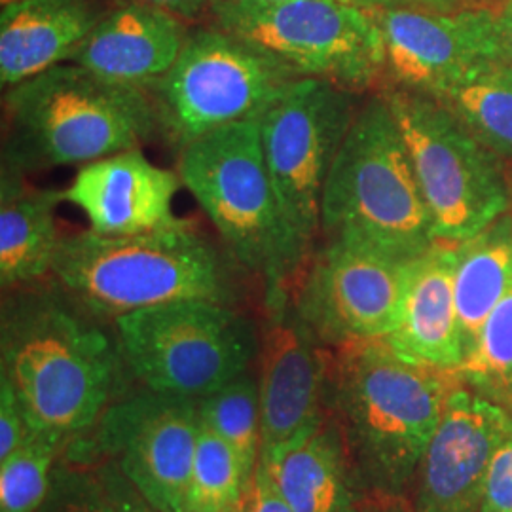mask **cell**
I'll return each mask as SVG.
<instances>
[{
    "mask_svg": "<svg viewBox=\"0 0 512 512\" xmlns=\"http://www.w3.org/2000/svg\"><path fill=\"white\" fill-rule=\"evenodd\" d=\"M63 190L29 183L27 175L0 167V285L12 291L52 275L63 236L57 209Z\"/></svg>",
    "mask_w": 512,
    "mask_h": 512,
    "instance_id": "obj_21",
    "label": "cell"
},
{
    "mask_svg": "<svg viewBox=\"0 0 512 512\" xmlns=\"http://www.w3.org/2000/svg\"><path fill=\"white\" fill-rule=\"evenodd\" d=\"M260 332L258 393L262 450L270 456L323 423L330 359L294 310L293 291L266 296Z\"/></svg>",
    "mask_w": 512,
    "mask_h": 512,
    "instance_id": "obj_15",
    "label": "cell"
},
{
    "mask_svg": "<svg viewBox=\"0 0 512 512\" xmlns=\"http://www.w3.org/2000/svg\"><path fill=\"white\" fill-rule=\"evenodd\" d=\"M399 6L420 8L431 12H459L465 8H475L486 4V0H395Z\"/></svg>",
    "mask_w": 512,
    "mask_h": 512,
    "instance_id": "obj_36",
    "label": "cell"
},
{
    "mask_svg": "<svg viewBox=\"0 0 512 512\" xmlns=\"http://www.w3.org/2000/svg\"><path fill=\"white\" fill-rule=\"evenodd\" d=\"M385 512H401V511H385Z\"/></svg>",
    "mask_w": 512,
    "mask_h": 512,
    "instance_id": "obj_40",
    "label": "cell"
},
{
    "mask_svg": "<svg viewBox=\"0 0 512 512\" xmlns=\"http://www.w3.org/2000/svg\"><path fill=\"white\" fill-rule=\"evenodd\" d=\"M454 372L412 363L385 340L336 348L330 403L359 486L403 497L439 425Z\"/></svg>",
    "mask_w": 512,
    "mask_h": 512,
    "instance_id": "obj_2",
    "label": "cell"
},
{
    "mask_svg": "<svg viewBox=\"0 0 512 512\" xmlns=\"http://www.w3.org/2000/svg\"><path fill=\"white\" fill-rule=\"evenodd\" d=\"M258 2H277V0H258ZM344 2H351V4H357L361 8H368V10H374V8H397L399 6L395 0H344Z\"/></svg>",
    "mask_w": 512,
    "mask_h": 512,
    "instance_id": "obj_37",
    "label": "cell"
},
{
    "mask_svg": "<svg viewBox=\"0 0 512 512\" xmlns=\"http://www.w3.org/2000/svg\"><path fill=\"white\" fill-rule=\"evenodd\" d=\"M494 8L503 61L512 71V0H495Z\"/></svg>",
    "mask_w": 512,
    "mask_h": 512,
    "instance_id": "obj_35",
    "label": "cell"
},
{
    "mask_svg": "<svg viewBox=\"0 0 512 512\" xmlns=\"http://www.w3.org/2000/svg\"><path fill=\"white\" fill-rule=\"evenodd\" d=\"M440 241L475 238L509 213L512 188L503 158L482 145L458 116L435 97L384 84Z\"/></svg>",
    "mask_w": 512,
    "mask_h": 512,
    "instance_id": "obj_8",
    "label": "cell"
},
{
    "mask_svg": "<svg viewBox=\"0 0 512 512\" xmlns=\"http://www.w3.org/2000/svg\"><path fill=\"white\" fill-rule=\"evenodd\" d=\"M454 287L467 355L488 315L512 289V211L458 243Z\"/></svg>",
    "mask_w": 512,
    "mask_h": 512,
    "instance_id": "obj_23",
    "label": "cell"
},
{
    "mask_svg": "<svg viewBox=\"0 0 512 512\" xmlns=\"http://www.w3.org/2000/svg\"><path fill=\"white\" fill-rule=\"evenodd\" d=\"M410 264L325 239L294 283V310L323 346L385 340L403 315Z\"/></svg>",
    "mask_w": 512,
    "mask_h": 512,
    "instance_id": "obj_12",
    "label": "cell"
},
{
    "mask_svg": "<svg viewBox=\"0 0 512 512\" xmlns=\"http://www.w3.org/2000/svg\"><path fill=\"white\" fill-rule=\"evenodd\" d=\"M114 330L126 366L148 389L194 401L247 374L260 348L253 321L213 300L126 313Z\"/></svg>",
    "mask_w": 512,
    "mask_h": 512,
    "instance_id": "obj_9",
    "label": "cell"
},
{
    "mask_svg": "<svg viewBox=\"0 0 512 512\" xmlns=\"http://www.w3.org/2000/svg\"><path fill=\"white\" fill-rule=\"evenodd\" d=\"M456 378L512 414V289L495 306Z\"/></svg>",
    "mask_w": 512,
    "mask_h": 512,
    "instance_id": "obj_26",
    "label": "cell"
},
{
    "mask_svg": "<svg viewBox=\"0 0 512 512\" xmlns=\"http://www.w3.org/2000/svg\"><path fill=\"white\" fill-rule=\"evenodd\" d=\"M183 181L177 171L152 164L143 148H131L80 165L63 202L84 213L101 236H133L179 222L173 202Z\"/></svg>",
    "mask_w": 512,
    "mask_h": 512,
    "instance_id": "obj_17",
    "label": "cell"
},
{
    "mask_svg": "<svg viewBox=\"0 0 512 512\" xmlns=\"http://www.w3.org/2000/svg\"><path fill=\"white\" fill-rule=\"evenodd\" d=\"M293 512H363L336 423H319L270 456H260Z\"/></svg>",
    "mask_w": 512,
    "mask_h": 512,
    "instance_id": "obj_22",
    "label": "cell"
},
{
    "mask_svg": "<svg viewBox=\"0 0 512 512\" xmlns=\"http://www.w3.org/2000/svg\"><path fill=\"white\" fill-rule=\"evenodd\" d=\"M46 507V503H44ZM46 512H114L103 486L92 484H74L69 492L55 499V503L46 507Z\"/></svg>",
    "mask_w": 512,
    "mask_h": 512,
    "instance_id": "obj_32",
    "label": "cell"
},
{
    "mask_svg": "<svg viewBox=\"0 0 512 512\" xmlns=\"http://www.w3.org/2000/svg\"><path fill=\"white\" fill-rule=\"evenodd\" d=\"M116 0H18L0 12V82L12 88L57 65L78 48Z\"/></svg>",
    "mask_w": 512,
    "mask_h": 512,
    "instance_id": "obj_20",
    "label": "cell"
},
{
    "mask_svg": "<svg viewBox=\"0 0 512 512\" xmlns=\"http://www.w3.org/2000/svg\"><path fill=\"white\" fill-rule=\"evenodd\" d=\"M0 167L23 175L86 165L160 139L152 97L63 63L6 88Z\"/></svg>",
    "mask_w": 512,
    "mask_h": 512,
    "instance_id": "obj_3",
    "label": "cell"
},
{
    "mask_svg": "<svg viewBox=\"0 0 512 512\" xmlns=\"http://www.w3.org/2000/svg\"><path fill=\"white\" fill-rule=\"evenodd\" d=\"M245 512H293L262 459L256 463L255 473L245 494Z\"/></svg>",
    "mask_w": 512,
    "mask_h": 512,
    "instance_id": "obj_31",
    "label": "cell"
},
{
    "mask_svg": "<svg viewBox=\"0 0 512 512\" xmlns=\"http://www.w3.org/2000/svg\"><path fill=\"white\" fill-rule=\"evenodd\" d=\"M137 2L162 8V10H167L190 23L194 19L207 16V12L215 0H137Z\"/></svg>",
    "mask_w": 512,
    "mask_h": 512,
    "instance_id": "obj_34",
    "label": "cell"
},
{
    "mask_svg": "<svg viewBox=\"0 0 512 512\" xmlns=\"http://www.w3.org/2000/svg\"><path fill=\"white\" fill-rule=\"evenodd\" d=\"M512 414L456 382L416 475V512H480L490 461Z\"/></svg>",
    "mask_w": 512,
    "mask_h": 512,
    "instance_id": "obj_16",
    "label": "cell"
},
{
    "mask_svg": "<svg viewBox=\"0 0 512 512\" xmlns=\"http://www.w3.org/2000/svg\"><path fill=\"white\" fill-rule=\"evenodd\" d=\"M2 2V6H6V4H12V2H18V0H0Z\"/></svg>",
    "mask_w": 512,
    "mask_h": 512,
    "instance_id": "obj_39",
    "label": "cell"
},
{
    "mask_svg": "<svg viewBox=\"0 0 512 512\" xmlns=\"http://www.w3.org/2000/svg\"><path fill=\"white\" fill-rule=\"evenodd\" d=\"M177 173L241 270L289 293L310 256L289 232L266 165L260 118L217 129L179 152Z\"/></svg>",
    "mask_w": 512,
    "mask_h": 512,
    "instance_id": "obj_6",
    "label": "cell"
},
{
    "mask_svg": "<svg viewBox=\"0 0 512 512\" xmlns=\"http://www.w3.org/2000/svg\"><path fill=\"white\" fill-rule=\"evenodd\" d=\"M228 512H245V497L239 501L238 505L234 509H230Z\"/></svg>",
    "mask_w": 512,
    "mask_h": 512,
    "instance_id": "obj_38",
    "label": "cell"
},
{
    "mask_svg": "<svg viewBox=\"0 0 512 512\" xmlns=\"http://www.w3.org/2000/svg\"><path fill=\"white\" fill-rule=\"evenodd\" d=\"M61 440L54 433L31 431L18 452L0 461V512H38L44 507Z\"/></svg>",
    "mask_w": 512,
    "mask_h": 512,
    "instance_id": "obj_28",
    "label": "cell"
},
{
    "mask_svg": "<svg viewBox=\"0 0 512 512\" xmlns=\"http://www.w3.org/2000/svg\"><path fill=\"white\" fill-rule=\"evenodd\" d=\"M302 76L217 25L190 29L175 65L148 88L160 139L177 154L205 135L262 118Z\"/></svg>",
    "mask_w": 512,
    "mask_h": 512,
    "instance_id": "obj_7",
    "label": "cell"
},
{
    "mask_svg": "<svg viewBox=\"0 0 512 512\" xmlns=\"http://www.w3.org/2000/svg\"><path fill=\"white\" fill-rule=\"evenodd\" d=\"M190 29L188 21L162 8L116 0L71 63L148 92L175 65Z\"/></svg>",
    "mask_w": 512,
    "mask_h": 512,
    "instance_id": "obj_18",
    "label": "cell"
},
{
    "mask_svg": "<svg viewBox=\"0 0 512 512\" xmlns=\"http://www.w3.org/2000/svg\"><path fill=\"white\" fill-rule=\"evenodd\" d=\"M476 139L503 160H512V71L495 65L437 97Z\"/></svg>",
    "mask_w": 512,
    "mask_h": 512,
    "instance_id": "obj_24",
    "label": "cell"
},
{
    "mask_svg": "<svg viewBox=\"0 0 512 512\" xmlns=\"http://www.w3.org/2000/svg\"><path fill=\"white\" fill-rule=\"evenodd\" d=\"M321 236L401 262L416 260L439 241L403 135L380 92L363 101L330 167Z\"/></svg>",
    "mask_w": 512,
    "mask_h": 512,
    "instance_id": "obj_5",
    "label": "cell"
},
{
    "mask_svg": "<svg viewBox=\"0 0 512 512\" xmlns=\"http://www.w3.org/2000/svg\"><path fill=\"white\" fill-rule=\"evenodd\" d=\"M385 48V84L440 97L473 74L505 63L494 4L459 12L374 8Z\"/></svg>",
    "mask_w": 512,
    "mask_h": 512,
    "instance_id": "obj_13",
    "label": "cell"
},
{
    "mask_svg": "<svg viewBox=\"0 0 512 512\" xmlns=\"http://www.w3.org/2000/svg\"><path fill=\"white\" fill-rule=\"evenodd\" d=\"M52 277L8 291L2 304V376L33 431L69 437L101 420L120 365L118 334Z\"/></svg>",
    "mask_w": 512,
    "mask_h": 512,
    "instance_id": "obj_1",
    "label": "cell"
},
{
    "mask_svg": "<svg viewBox=\"0 0 512 512\" xmlns=\"http://www.w3.org/2000/svg\"><path fill=\"white\" fill-rule=\"evenodd\" d=\"M31 425L12 387L0 380V461L18 452L31 435Z\"/></svg>",
    "mask_w": 512,
    "mask_h": 512,
    "instance_id": "obj_30",
    "label": "cell"
},
{
    "mask_svg": "<svg viewBox=\"0 0 512 512\" xmlns=\"http://www.w3.org/2000/svg\"><path fill=\"white\" fill-rule=\"evenodd\" d=\"M196 403L203 425L234 448L247 473L253 476L262 450L258 382L243 374Z\"/></svg>",
    "mask_w": 512,
    "mask_h": 512,
    "instance_id": "obj_25",
    "label": "cell"
},
{
    "mask_svg": "<svg viewBox=\"0 0 512 512\" xmlns=\"http://www.w3.org/2000/svg\"><path fill=\"white\" fill-rule=\"evenodd\" d=\"M458 243L437 241L410 264L399 327L385 342L401 357L446 372L465 359L456 306Z\"/></svg>",
    "mask_w": 512,
    "mask_h": 512,
    "instance_id": "obj_19",
    "label": "cell"
},
{
    "mask_svg": "<svg viewBox=\"0 0 512 512\" xmlns=\"http://www.w3.org/2000/svg\"><path fill=\"white\" fill-rule=\"evenodd\" d=\"M101 486L114 512H160L156 511L118 471L107 473L101 480Z\"/></svg>",
    "mask_w": 512,
    "mask_h": 512,
    "instance_id": "obj_33",
    "label": "cell"
},
{
    "mask_svg": "<svg viewBox=\"0 0 512 512\" xmlns=\"http://www.w3.org/2000/svg\"><path fill=\"white\" fill-rule=\"evenodd\" d=\"M200 412L194 399L148 389L109 406L97 442L129 484L160 512H188Z\"/></svg>",
    "mask_w": 512,
    "mask_h": 512,
    "instance_id": "obj_14",
    "label": "cell"
},
{
    "mask_svg": "<svg viewBox=\"0 0 512 512\" xmlns=\"http://www.w3.org/2000/svg\"><path fill=\"white\" fill-rule=\"evenodd\" d=\"M363 93L300 78L260 118V139L281 215L296 243L313 255L321 234V198Z\"/></svg>",
    "mask_w": 512,
    "mask_h": 512,
    "instance_id": "obj_11",
    "label": "cell"
},
{
    "mask_svg": "<svg viewBox=\"0 0 512 512\" xmlns=\"http://www.w3.org/2000/svg\"><path fill=\"white\" fill-rule=\"evenodd\" d=\"M207 18L302 78L363 95L385 84L384 38L368 8L344 0H215Z\"/></svg>",
    "mask_w": 512,
    "mask_h": 512,
    "instance_id": "obj_10",
    "label": "cell"
},
{
    "mask_svg": "<svg viewBox=\"0 0 512 512\" xmlns=\"http://www.w3.org/2000/svg\"><path fill=\"white\" fill-rule=\"evenodd\" d=\"M480 512H512V425L490 461Z\"/></svg>",
    "mask_w": 512,
    "mask_h": 512,
    "instance_id": "obj_29",
    "label": "cell"
},
{
    "mask_svg": "<svg viewBox=\"0 0 512 512\" xmlns=\"http://www.w3.org/2000/svg\"><path fill=\"white\" fill-rule=\"evenodd\" d=\"M251 475L234 448L200 421L188 512H228L247 494Z\"/></svg>",
    "mask_w": 512,
    "mask_h": 512,
    "instance_id": "obj_27",
    "label": "cell"
},
{
    "mask_svg": "<svg viewBox=\"0 0 512 512\" xmlns=\"http://www.w3.org/2000/svg\"><path fill=\"white\" fill-rule=\"evenodd\" d=\"M232 255L198 226H173L133 236H101L93 230L61 239L52 279L82 306L105 319L181 300L228 302Z\"/></svg>",
    "mask_w": 512,
    "mask_h": 512,
    "instance_id": "obj_4",
    "label": "cell"
}]
</instances>
